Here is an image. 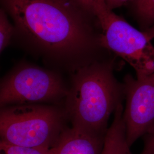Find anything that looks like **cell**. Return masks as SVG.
<instances>
[{"instance_id": "1", "label": "cell", "mask_w": 154, "mask_h": 154, "mask_svg": "<svg viewBox=\"0 0 154 154\" xmlns=\"http://www.w3.org/2000/svg\"><path fill=\"white\" fill-rule=\"evenodd\" d=\"M15 33L44 54L76 60L104 49L92 11L77 0H1Z\"/></svg>"}, {"instance_id": "2", "label": "cell", "mask_w": 154, "mask_h": 154, "mask_svg": "<svg viewBox=\"0 0 154 154\" xmlns=\"http://www.w3.org/2000/svg\"><path fill=\"white\" fill-rule=\"evenodd\" d=\"M110 60H95L79 66L66 95V112L72 126L105 135L110 116L122 103L123 85L113 73Z\"/></svg>"}, {"instance_id": "3", "label": "cell", "mask_w": 154, "mask_h": 154, "mask_svg": "<svg viewBox=\"0 0 154 154\" xmlns=\"http://www.w3.org/2000/svg\"><path fill=\"white\" fill-rule=\"evenodd\" d=\"M65 114L55 107L27 104L1 110V140L25 147L51 149L62 132Z\"/></svg>"}, {"instance_id": "4", "label": "cell", "mask_w": 154, "mask_h": 154, "mask_svg": "<svg viewBox=\"0 0 154 154\" xmlns=\"http://www.w3.org/2000/svg\"><path fill=\"white\" fill-rule=\"evenodd\" d=\"M92 11L100 32V44L127 62L136 72L137 77L154 72V47L143 31L138 30L110 9L105 1L93 6Z\"/></svg>"}, {"instance_id": "5", "label": "cell", "mask_w": 154, "mask_h": 154, "mask_svg": "<svg viewBox=\"0 0 154 154\" xmlns=\"http://www.w3.org/2000/svg\"><path fill=\"white\" fill-rule=\"evenodd\" d=\"M68 90L56 73L38 66L23 64L4 77L1 83L0 105H27L57 101Z\"/></svg>"}, {"instance_id": "6", "label": "cell", "mask_w": 154, "mask_h": 154, "mask_svg": "<svg viewBox=\"0 0 154 154\" xmlns=\"http://www.w3.org/2000/svg\"><path fill=\"white\" fill-rule=\"evenodd\" d=\"M123 85L126 100L123 119L131 147L141 137L154 133V72L141 78L127 75Z\"/></svg>"}, {"instance_id": "7", "label": "cell", "mask_w": 154, "mask_h": 154, "mask_svg": "<svg viewBox=\"0 0 154 154\" xmlns=\"http://www.w3.org/2000/svg\"><path fill=\"white\" fill-rule=\"evenodd\" d=\"M106 134L90 132L77 127L65 128L50 151L51 154H101Z\"/></svg>"}, {"instance_id": "8", "label": "cell", "mask_w": 154, "mask_h": 154, "mask_svg": "<svg viewBox=\"0 0 154 154\" xmlns=\"http://www.w3.org/2000/svg\"><path fill=\"white\" fill-rule=\"evenodd\" d=\"M123 111L121 103L116 109L113 122L106 132L101 154H132L127 140Z\"/></svg>"}, {"instance_id": "9", "label": "cell", "mask_w": 154, "mask_h": 154, "mask_svg": "<svg viewBox=\"0 0 154 154\" xmlns=\"http://www.w3.org/2000/svg\"><path fill=\"white\" fill-rule=\"evenodd\" d=\"M136 19L143 32L154 25V0H134L131 3Z\"/></svg>"}, {"instance_id": "10", "label": "cell", "mask_w": 154, "mask_h": 154, "mask_svg": "<svg viewBox=\"0 0 154 154\" xmlns=\"http://www.w3.org/2000/svg\"><path fill=\"white\" fill-rule=\"evenodd\" d=\"M4 9L0 12V51H3L10 44L15 33V28L11 23Z\"/></svg>"}, {"instance_id": "11", "label": "cell", "mask_w": 154, "mask_h": 154, "mask_svg": "<svg viewBox=\"0 0 154 154\" xmlns=\"http://www.w3.org/2000/svg\"><path fill=\"white\" fill-rule=\"evenodd\" d=\"M0 154H51L50 149L25 147L0 142Z\"/></svg>"}, {"instance_id": "12", "label": "cell", "mask_w": 154, "mask_h": 154, "mask_svg": "<svg viewBox=\"0 0 154 154\" xmlns=\"http://www.w3.org/2000/svg\"><path fill=\"white\" fill-rule=\"evenodd\" d=\"M139 154H154V133L146 136L143 150Z\"/></svg>"}, {"instance_id": "13", "label": "cell", "mask_w": 154, "mask_h": 154, "mask_svg": "<svg viewBox=\"0 0 154 154\" xmlns=\"http://www.w3.org/2000/svg\"><path fill=\"white\" fill-rule=\"evenodd\" d=\"M133 1L134 0H105L106 5L112 11L127 4L132 3Z\"/></svg>"}, {"instance_id": "14", "label": "cell", "mask_w": 154, "mask_h": 154, "mask_svg": "<svg viewBox=\"0 0 154 154\" xmlns=\"http://www.w3.org/2000/svg\"><path fill=\"white\" fill-rule=\"evenodd\" d=\"M81 5L88 9L90 11H92L93 6L100 1H105V0H77ZM93 12V11H92Z\"/></svg>"}, {"instance_id": "15", "label": "cell", "mask_w": 154, "mask_h": 154, "mask_svg": "<svg viewBox=\"0 0 154 154\" xmlns=\"http://www.w3.org/2000/svg\"><path fill=\"white\" fill-rule=\"evenodd\" d=\"M144 33H145L147 37L151 41L154 38V25L148 30L144 31Z\"/></svg>"}]
</instances>
